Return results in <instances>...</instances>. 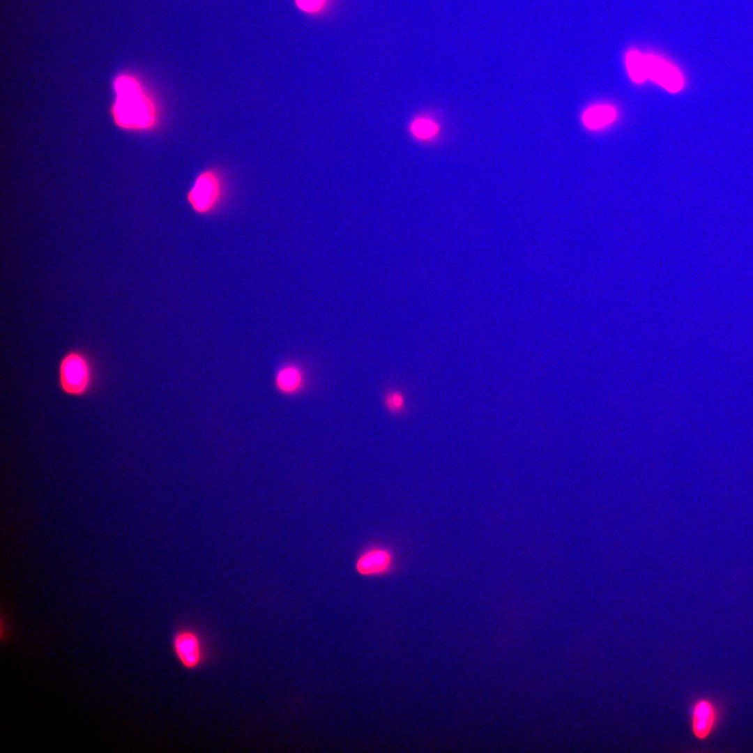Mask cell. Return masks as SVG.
I'll return each mask as SVG.
<instances>
[{
    "label": "cell",
    "mask_w": 753,
    "mask_h": 753,
    "mask_svg": "<svg viewBox=\"0 0 753 753\" xmlns=\"http://www.w3.org/2000/svg\"><path fill=\"white\" fill-rule=\"evenodd\" d=\"M112 116L117 125L132 130H146L158 121V111L149 92L134 77L122 75L114 82Z\"/></svg>",
    "instance_id": "6da1fadb"
},
{
    "label": "cell",
    "mask_w": 753,
    "mask_h": 753,
    "mask_svg": "<svg viewBox=\"0 0 753 753\" xmlns=\"http://www.w3.org/2000/svg\"><path fill=\"white\" fill-rule=\"evenodd\" d=\"M91 380V365L83 353L70 351L62 358L59 367V381L63 392L73 396L82 395L89 389Z\"/></svg>",
    "instance_id": "7a4b0ae2"
},
{
    "label": "cell",
    "mask_w": 753,
    "mask_h": 753,
    "mask_svg": "<svg viewBox=\"0 0 753 753\" xmlns=\"http://www.w3.org/2000/svg\"><path fill=\"white\" fill-rule=\"evenodd\" d=\"M222 198V181L213 169L200 173L187 194L189 205L200 215H208L215 211Z\"/></svg>",
    "instance_id": "3957f363"
},
{
    "label": "cell",
    "mask_w": 753,
    "mask_h": 753,
    "mask_svg": "<svg viewBox=\"0 0 753 753\" xmlns=\"http://www.w3.org/2000/svg\"><path fill=\"white\" fill-rule=\"evenodd\" d=\"M172 644L174 653L183 668L194 670L204 662V644L195 630L190 628L179 629L174 634Z\"/></svg>",
    "instance_id": "277c9868"
},
{
    "label": "cell",
    "mask_w": 753,
    "mask_h": 753,
    "mask_svg": "<svg viewBox=\"0 0 753 753\" xmlns=\"http://www.w3.org/2000/svg\"><path fill=\"white\" fill-rule=\"evenodd\" d=\"M720 712L716 703L708 697L699 698L693 703L690 713L692 734L699 740L708 738L719 721Z\"/></svg>",
    "instance_id": "5b68a950"
},
{
    "label": "cell",
    "mask_w": 753,
    "mask_h": 753,
    "mask_svg": "<svg viewBox=\"0 0 753 753\" xmlns=\"http://www.w3.org/2000/svg\"><path fill=\"white\" fill-rule=\"evenodd\" d=\"M392 552L381 546L371 547L358 557L355 568L357 572L365 577H375L388 573L393 567Z\"/></svg>",
    "instance_id": "8992f818"
},
{
    "label": "cell",
    "mask_w": 753,
    "mask_h": 753,
    "mask_svg": "<svg viewBox=\"0 0 753 753\" xmlns=\"http://www.w3.org/2000/svg\"><path fill=\"white\" fill-rule=\"evenodd\" d=\"M645 59L647 78L671 93H676L682 88L683 77L675 66L653 54L645 55Z\"/></svg>",
    "instance_id": "52a82bcc"
},
{
    "label": "cell",
    "mask_w": 753,
    "mask_h": 753,
    "mask_svg": "<svg viewBox=\"0 0 753 753\" xmlns=\"http://www.w3.org/2000/svg\"><path fill=\"white\" fill-rule=\"evenodd\" d=\"M616 115V110L612 106L597 105L588 108L584 112L582 121L589 129H598L613 122Z\"/></svg>",
    "instance_id": "ba28073f"
},
{
    "label": "cell",
    "mask_w": 753,
    "mask_h": 753,
    "mask_svg": "<svg viewBox=\"0 0 753 753\" xmlns=\"http://www.w3.org/2000/svg\"><path fill=\"white\" fill-rule=\"evenodd\" d=\"M303 381L301 370L292 365L281 367L275 376L276 386L279 390L286 394L296 393L301 388Z\"/></svg>",
    "instance_id": "9c48e42d"
},
{
    "label": "cell",
    "mask_w": 753,
    "mask_h": 753,
    "mask_svg": "<svg viewBox=\"0 0 753 753\" xmlns=\"http://www.w3.org/2000/svg\"><path fill=\"white\" fill-rule=\"evenodd\" d=\"M625 65L634 82L641 83L647 78L645 55L637 50L629 51L625 55Z\"/></svg>",
    "instance_id": "30bf717a"
},
{
    "label": "cell",
    "mask_w": 753,
    "mask_h": 753,
    "mask_svg": "<svg viewBox=\"0 0 753 753\" xmlns=\"http://www.w3.org/2000/svg\"><path fill=\"white\" fill-rule=\"evenodd\" d=\"M411 132L417 138L427 139L434 136L438 131L436 124L428 119H418L411 126Z\"/></svg>",
    "instance_id": "8fae6325"
},
{
    "label": "cell",
    "mask_w": 753,
    "mask_h": 753,
    "mask_svg": "<svg viewBox=\"0 0 753 753\" xmlns=\"http://www.w3.org/2000/svg\"><path fill=\"white\" fill-rule=\"evenodd\" d=\"M329 0H295L297 7L307 14H317L327 6Z\"/></svg>",
    "instance_id": "7c38bea8"
},
{
    "label": "cell",
    "mask_w": 753,
    "mask_h": 753,
    "mask_svg": "<svg viewBox=\"0 0 753 753\" xmlns=\"http://www.w3.org/2000/svg\"><path fill=\"white\" fill-rule=\"evenodd\" d=\"M386 407L392 413L401 411L404 406V397L402 394L396 390H390L386 393L384 398Z\"/></svg>",
    "instance_id": "4fadbf2b"
}]
</instances>
